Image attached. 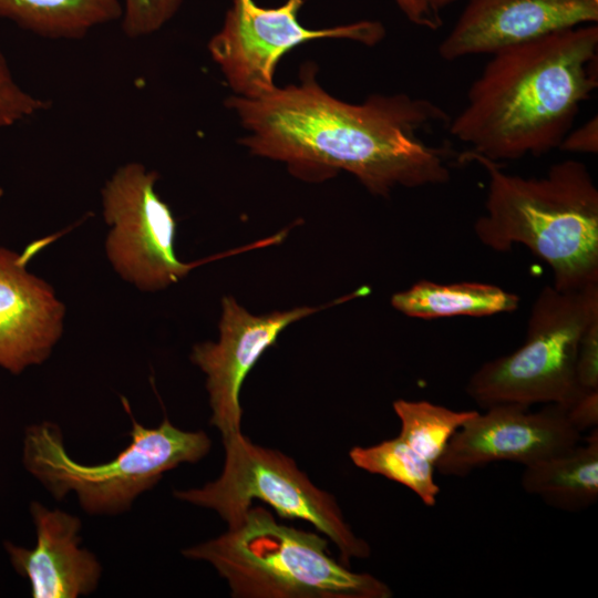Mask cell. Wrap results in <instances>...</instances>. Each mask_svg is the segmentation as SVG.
Wrapping results in <instances>:
<instances>
[{
	"mask_svg": "<svg viewBox=\"0 0 598 598\" xmlns=\"http://www.w3.org/2000/svg\"><path fill=\"white\" fill-rule=\"evenodd\" d=\"M49 106L48 100L21 87L0 52V130L32 117Z\"/></svg>",
	"mask_w": 598,
	"mask_h": 598,
	"instance_id": "obj_20",
	"label": "cell"
},
{
	"mask_svg": "<svg viewBox=\"0 0 598 598\" xmlns=\"http://www.w3.org/2000/svg\"><path fill=\"white\" fill-rule=\"evenodd\" d=\"M223 445L221 474L202 487L174 491L175 498L216 512L228 528L244 519L252 499H260L282 518L312 524L334 543L344 565L370 556L369 544L352 532L336 498L317 487L292 458L252 443L241 432L223 439Z\"/></svg>",
	"mask_w": 598,
	"mask_h": 598,
	"instance_id": "obj_7",
	"label": "cell"
},
{
	"mask_svg": "<svg viewBox=\"0 0 598 598\" xmlns=\"http://www.w3.org/2000/svg\"><path fill=\"white\" fill-rule=\"evenodd\" d=\"M597 21L598 0H467L439 53L445 61L491 55Z\"/></svg>",
	"mask_w": 598,
	"mask_h": 598,
	"instance_id": "obj_12",
	"label": "cell"
},
{
	"mask_svg": "<svg viewBox=\"0 0 598 598\" xmlns=\"http://www.w3.org/2000/svg\"><path fill=\"white\" fill-rule=\"evenodd\" d=\"M221 305L218 341L195 344L190 361L206 374L210 424L225 439L241 432L239 393L250 369L285 328L319 308L300 307L254 316L233 297H225Z\"/></svg>",
	"mask_w": 598,
	"mask_h": 598,
	"instance_id": "obj_11",
	"label": "cell"
},
{
	"mask_svg": "<svg viewBox=\"0 0 598 598\" xmlns=\"http://www.w3.org/2000/svg\"><path fill=\"white\" fill-rule=\"evenodd\" d=\"M476 412L451 437L435 470L463 477L477 467L501 461L527 465L577 445L581 435L567 421L558 404L542 411L497 404Z\"/></svg>",
	"mask_w": 598,
	"mask_h": 598,
	"instance_id": "obj_10",
	"label": "cell"
},
{
	"mask_svg": "<svg viewBox=\"0 0 598 598\" xmlns=\"http://www.w3.org/2000/svg\"><path fill=\"white\" fill-rule=\"evenodd\" d=\"M183 0H122V29L130 38L157 32L177 12Z\"/></svg>",
	"mask_w": 598,
	"mask_h": 598,
	"instance_id": "obj_21",
	"label": "cell"
},
{
	"mask_svg": "<svg viewBox=\"0 0 598 598\" xmlns=\"http://www.w3.org/2000/svg\"><path fill=\"white\" fill-rule=\"evenodd\" d=\"M306 0H286L277 8L254 0H233L208 51L235 95L258 97L277 85L280 58L298 44L318 39H348L365 45L379 43L385 29L379 21H358L326 29H308L298 20Z\"/></svg>",
	"mask_w": 598,
	"mask_h": 598,
	"instance_id": "obj_9",
	"label": "cell"
},
{
	"mask_svg": "<svg viewBox=\"0 0 598 598\" xmlns=\"http://www.w3.org/2000/svg\"><path fill=\"white\" fill-rule=\"evenodd\" d=\"M124 404L132 421L131 442L114 458L97 464L72 458L60 427L45 421L25 430V470L58 501L73 492L89 515H117L128 511L164 473L196 463L210 451L212 441L204 431H183L167 417L156 427H146Z\"/></svg>",
	"mask_w": 598,
	"mask_h": 598,
	"instance_id": "obj_5",
	"label": "cell"
},
{
	"mask_svg": "<svg viewBox=\"0 0 598 598\" xmlns=\"http://www.w3.org/2000/svg\"><path fill=\"white\" fill-rule=\"evenodd\" d=\"M559 150L570 153L598 152V120L597 116L590 118L577 128H571L561 141Z\"/></svg>",
	"mask_w": 598,
	"mask_h": 598,
	"instance_id": "obj_24",
	"label": "cell"
},
{
	"mask_svg": "<svg viewBox=\"0 0 598 598\" xmlns=\"http://www.w3.org/2000/svg\"><path fill=\"white\" fill-rule=\"evenodd\" d=\"M523 489L537 495L548 506L584 511L598 499V431L592 429L586 444L524 465Z\"/></svg>",
	"mask_w": 598,
	"mask_h": 598,
	"instance_id": "obj_15",
	"label": "cell"
},
{
	"mask_svg": "<svg viewBox=\"0 0 598 598\" xmlns=\"http://www.w3.org/2000/svg\"><path fill=\"white\" fill-rule=\"evenodd\" d=\"M406 19L415 25L436 30L442 25L440 12L430 0H394Z\"/></svg>",
	"mask_w": 598,
	"mask_h": 598,
	"instance_id": "obj_25",
	"label": "cell"
},
{
	"mask_svg": "<svg viewBox=\"0 0 598 598\" xmlns=\"http://www.w3.org/2000/svg\"><path fill=\"white\" fill-rule=\"evenodd\" d=\"M432 6L436 11H441L443 8L453 4L457 1H467V0H430Z\"/></svg>",
	"mask_w": 598,
	"mask_h": 598,
	"instance_id": "obj_26",
	"label": "cell"
},
{
	"mask_svg": "<svg viewBox=\"0 0 598 598\" xmlns=\"http://www.w3.org/2000/svg\"><path fill=\"white\" fill-rule=\"evenodd\" d=\"M518 303L515 293L494 285L468 281L442 285L420 280L391 298L394 309L420 319L491 316L512 312Z\"/></svg>",
	"mask_w": 598,
	"mask_h": 598,
	"instance_id": "obj_16",
	"label": "cell"
},
{
	"mask_svg": "<svg viewBox=\"0 0 598 598\" xmlns=\"http://www.w3.org/2000/svg\"><path fill=\"white\" fill-rule=\"evenodd\" d=\"M597 319L598 283L566 291L543 288L523 346L482 364L468 379L466 393L483 408L569 404L584 391L576 379L579 342Z\"/></svg>",
	"mask_w": 598,
	"mask_h": 598,
	"instance_id": "obj_6",
	"label": "cell"
},
{
	"mask_svg": "<svg viewBox=\"0 0 598 598\" xmlns=\"http://www.w3.org/2000/svg\"><path fill=\"white\" fill-rule=\"evenodd\" d=\"M37 543L32 548L4 543L16 571L27 578L34 598H76L99 586L102 566L96 556L80 547L81 519L62 509L30 504Z\"/></svg>",
	"mask_w": 598,
	"mask_h": 598,
	"instance_id": "obj_14",
	"label": "cell"
},
{
	"mask_svg": "<svg viewBox=\"0 0 598 598\" xmlns=\"http://www.w3.org/2000/svg\"><path fill=\"white\" fill-rule=\"evenodd\" d=\"M209 563L237 598H390L379 578L355 573L328 553V539L276 522L264 507L220 536L182 550Z\"/></svg>",
	"mask_w": 598,
	"mask_h": 598,
	"instance_id": "obj_4",
	"label": "cell"
},
{
	"mask_svg": "<svg viewBox=\"0 0 598 598\" xmlns=\"http://www.w3.org/2000/svg\"><path fill=\"white\" fill-rule=\"evenodd\" d=\"M458 162L488 174L485 214L474 224L483 245L502 252L526 246L550 266L558 290L598 283V189L584 163L565 159L542 177H523L467 151Z\"/></svg>",
	"mask_w": 598,
	"mask_h": 598,
	"instance_id": "obj_3",
	"label": "cell"
},
{
	"mask_svg": "<svg viewBox=\"0 0 598 598\" xmlns=\"http://www.w3.org/2000/svg\"><path fill=\"white\" fill-rule=\"evenodd\" d=\"M158 174L141 163L120 166L101 190L110 230L106 257L115 272L141 291H158L184 278L199 262L175 252L176 220L158 196Z\"/></svg>",
	"mask_w": 598,
	"mask_h": 598,
	"instance_id": "obj_8",
	"label": "cell"
},
{
	"mask_svg": "<svg viewBox=\"0 0 598 598\" xmlns=\"http://www.w3.org/2000/svg\"><path fill=\"white\" fill-rule=\"evenodd\" d=\"M568 423L580 434L598 425V390H584L567 405H560Z\"/></svg>",
	"mask_w": 598,
	"mask_h": 598,
	"instance_id": "obj_23",
	"label": "cell"
},
{
	"mask_svg": "<svg viewBox=\"0 0 598 598\" xmlns=\"http://www.w3.org/2000/svg\"><path fill=\"white\" fill-rule=\"evenodd\" d=\"M43 245L23 254L0 247V367L13 374L43 363L63 332L65 306L47 281L27 270Z\"/></svg>",
	"mask_w": 598,
	"mask_h": 598,
	"instance_id": "obj_13",
	"label": "cell"
},
{
	"mask_svg": "<svg viewBox=\"0 0 598 598\" xmlns=\"http://www.w3.org/2000/svg\"><path fill=\"white\" fill-rule=\"evenodd\" d=\"M349 456L357 467L408 487L424 505L436 504L440 486L434 480L435 465L399 435L371 446H354Z\"/></svg>",
	"mask_w": 598,
	"mask_h": 598,
	"instance_id": "obj_18",
	"label": "cell"
},
{
	"mask_svg": "<svg viewBox=\"0 0 598 598\" xmlns=\"http://www.w3.org/2000/svg\"><path fill=\"white\" fill-rule=\"evenodd\" d=\"M576 379L582 390H598V319L586 329L580 339Z\"/></svg>",
	"mask_w": 598,
	"mask_h": 598,
	"instance_id": "obj_22",
	"label": "cell"
},
{
	"mask_svg": "<svg viewBox=\"0 0 598 598\" xmlns=\"http://www.w3.org/2000/svg\"><path fill=\"white\" fill-rule=\"evenodd\" d=\"M491 55L450 134L496 163L558 148L598 87L597 23Z\"/></svg>",
	"mask_w": 598,
	"mask_h": 598,
	"instance_id": "obj_2",
	"label": "cell"
},
{
	"mask_svg": "<svg viewBox=\"0 0 598 598\" xmlns=\"http://www.w3.org/2000/svg\"><path fill=\"white\" fill-rule=\"evenodd\" d=\"M228 105L252 154L285 162L306 179L343 169L379 196L399 186L445 184L450 159L458 157L447 145L432 143L451 121L434 102L398 93L348 103L324 91L308 66L299 84L252 99L235 95Z\"/></svg>",
	"mask_w": 598,
	"mask_h": 598,
	"instance_id": "obj_1",
	"label": "cell"
},
{
	"mask_svg": "<svg viewBox=\"0 0 598 598\" xmlns=\"http://www.w3.org/2000/svg\"><path fill=\"white\" fill-rule=\"evenodd\" d=\"M393 410L401 423L399 436L434 465L454 433L477 412L403 399L393 402Z\"/></svg>",
	"mask_w": 598,
	"mask_h": 598,
	"instance_id": "obj_19",
	"label": "cell"
},
{
	"mask_svg": "<svg viewBox=\"0 0 598 598\" xmlns=\"http://www.w3.org/2000/svg\"><path fill=\"white\" fill-rule=\"evenodd\" d=\"M122 13V0H0V19L54 40L82 39Z\"/></svg>",
	"mask_w": 598,
	"mask_h": 598,
	"instance_id": "obj_17",
	"label": "cell"
}]
</instances>
